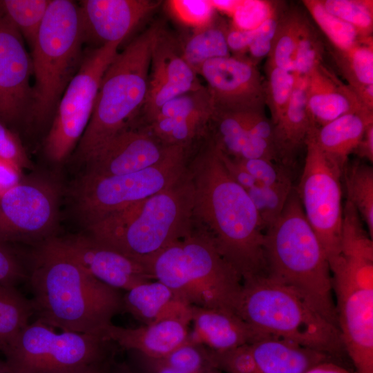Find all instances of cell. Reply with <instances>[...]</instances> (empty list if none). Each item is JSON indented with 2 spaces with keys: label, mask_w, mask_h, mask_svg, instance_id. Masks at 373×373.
I'll return each instance as SVG.
<instances>
[{
  "label": "cell",
  "mask_w": 373,
  "mask_h": 373,
  "mask_svg": "<svg viewBox=\"0 0 373 373\" xmlns=\"http://www.w3.org/2000/svg\"><path fill=\"white\" fill-rule=\"evenodd\" d=\"M193 224L244 280L265 275V230L247 191L231 176L210 139L187 163Z\"/></svg>",
  "instance_id": "6da1fadb"
},
{
  "label": "cell",
  "mask_w": 373,
  "mask_h": 373,
  "mask_svg": "<svg viewBox=\"0 0 373 373\" xmlns=\"http://www.w3.org/2000/svg\"><path fill=\"white\" fill-rule=\"evenodd\" d=\"M28 281L35 314L64 332L101 335L123 309L122 295L46 242L31 255Z\"/></svg>",
  "instance_id": "7a4b0ae2"
},
{
  "label": "cell",
  "mask_w": 373,
  "mask_h": 373,
  "mask_svg": "<svg viewBox=\"0 0 373 373\" xmlns=\"http://www.w3.org/2000/svg\"><path fill=\"white\" fill-rule=\"evenodd\" d=\"M263 248L265 275L338 328L329 261L294 188L281 214L265 231Z\"/></svg>",
  "instance_id": "3957f363"
},
{
  "label": "cell",
  "mask_w": 373,
  "mask_h": 373,
  "mask_svg": "<svg viewBox=\"0 0 373 373\" xmlns=\"http://www.w3.org/2000/svg\"><path fill=\"white\" fill-rule=\"evenodd\" d=\"M193 201L186 166L171 187L86 227L100 243L145 267L157 253L191 232Z\"/></svg>",
  "instance_id": "277c9868"
},
{
  "label": "cell",
  "mask_w": 373,
  "mask_h": 373,
  "mask_svg": "<svg viewBox=\"0 0 373 373\" xmlns=\"http://www.w3.org/2000/svg\"><path fill=\"white\" fill-rule=\"evenodd\" d=\"M145 267L153 280L168 287L184 303L237 314L242 278L211 239L194 227Z\"/></svg>",
  "instance_id": "5b68a950"
},
{
  "label": "cell",
  "mask_w": 373,
  "mask_h": 373,
  "mask_svg": "<svg viewBox=\"0 0 373 373\" xmlns=\"http://www.w3.org/2000/svg\"><path fill=\"white\" fill-rule=\"evenodd\" d=\"M157 26H152L117 53L105 70L89 123L77 151L87 164L117 134L131 125L146 101L151 56Z\"/></svg>",
  "instance_id": "8992f818"
},
{
  "label": "cell",
  "mask_w": 373,
  "mask_h": 373,
  "mask_svg": "<svg viewBox=\"0 0 373 373\" xmlns=\"http://www.w3.org/2000/svg\"><path fill=\"white\" fill-rule=\"evenodd\" d=\"M237 314L259 333L289 340L332 359L347 355L338 328L267 275L243 280Z\"/></svg>",
  "instance_id": "52a82bcc"
},
{
  "label": "cell",
  "mask_w": 373,
  "mask_h": 373,
  "mask_svg": "<svg viewBox=\"0 0 373 373\" xmlns=\"http://www.w3.org/2000/svg\"><path fill=\"white\" fill-rule=\"evenodd\" d=\"M85 41L79 6L72 1H50L32 48L30 113L42 123L56 110L68 84L78 70Z\"/></svg>",
  "instance_id": "ba28073f"
},
{
  "label": "cell",
  "mask_w": 373,
  "mask_h": 373,
  "mask_svg": "<svg viewBox=\"0 0 373 373\" xmlns=\"http://www.w3.org/2000/svg\"><path fill=\"white\" fill-rule=\"evenodd\" d=\"M329 264L347 356L356 373H373V249H343Z\"/></svg>",
  "instance_id": "9c48e42d"
},
{
  "label": "cell",
  "mask_w": 373,
  "mask_h": 373,
  "mask_svg": "<svg viewBox=\"0 0 373 373\" xmlns=\"http://www.w3.org/2000/svg\"><path fill=\"white\" fill-rule=\"evenodd\" d=\"M111 343L101 335L58 333L37 319L1 351L10 373H73L113 358Z\"/></svg>",
  "instance_id": "30bf717a"
},
{
  "label": "cell",
  "mask_w": 373,
  "mask_h": 373,
  "mask_svg": "<svg viewBox=\"0 0 373 373\" xmlns=\"http://www.w3.org/2000/svg\"><path fill=\"white\" fill-rule=\"evenodd\" d=\"M186 166V148L172 146L159 162L136 172L104 177L85 173L73 190L76 210L87 227L171 187Z\"/></svg>",
  "instance_id": "8fae6325"
},
{
  "label": "cell",
  "mask_w": 373,
  "mask_h": 373,
  "mask_svg": "<svg viewBox=\"0 0 373 373\" xmlns=\"http://www.w3.org/2000/svg\"><path fill=\"white\" fill-rule=\"evenodd\" d=\"M120 42L90 50L65 89L44 143L48 160L64 162L79 143L90 119L101 80Z\"/></svg>",
  "instance_id": "7c38bea8"
},
{
  "label": "cell",
  "mask_w": 373,
  "mask_h": 373,
  "mask_svg": "<svg viewBox=\"0 0 373 373\" xmlns=\"http://www.w3.org/2000/svg\"><path fill=\"white\" fill-rule=\"evenodd\" d=\"M60 184L50 176L32 174L0 195V243L38 246L55 236Z\"/></svg>",
  "instance_id": "4fadbf2b"
},
{
  "label": "cell",
  "mask_w": 373,
  "mask_h": 373,
  "mask_svg": "<svg viewBox=\"0 0 373 373\" xmlns=\"http://www.w3.org/2000/svg\"><path fill=\"white\" fill-rule=\"evenodd\" d=\"M313 128L306 141L305 165L296 191L305 215L329 262L341 252L343 207L340 179L343 172L320 150Z\"/></svg>",
  "instance_id": "5bb4252c"
},
{
  "label": "cell",
  "mask_w": 373,
  "mask_h": 373,
  "mask_svg": "<svg viewBox=\"0 0 373 373\" xmlns=\"http://www.w3.org/2000/svg\"><path fill=\"white\" fill-rule=\"evenodd\" d=\"M205 79L214 111H265V81L249 59L229 56L206 61Z\"/></svg>",
  "instance_id": "9a60e30c"
},
{
  "label": "cell",
  "mask_w": 373,
  "mask_h": 373,
  "mask_svg": "<svg viewBox=\"0 0 373 373\" xmlns=\"http://www.w3.org/2000/svg\"><path fill=\"white\" fill-rule=\"evenodd\" d=\"M45 242L75 261L93 278L117 289L128 291L153 280L143 265L88 234L55 236Z\"/></svg>",
  "instance_id": "2e32d148"
},
{
  "label": "cell",
  "mask_w": 373,
  "mask_h": 373,
  "mask_svg": "<svg viewBox=\"0 0 373 373\" xmlns=\"http://www.w3.org/2000/svg\"><path fill=\"white\" fill-rule=\"evenodd\" d=\"M32 73L23 37L0 6V122L11 129L30 112Z\"/></svg>",
  "instance_id": "e0dca14e"
},
{
  "label": "cell",
  "mask_w": 373,
  "mask_h": 373,
  "mask_svg": "<svg viewBox=\"0 0 373 373\" xmlns=\"http://www.w3.org/2000/svg\"><path fill=\"white\" fill-rule=\"evenodd\" d=\"M148 92L142 111L148 122L172 98L202 86L184 59L180 41L159 28L153 43Z\"/></svg>",
  "instance_id": "ac0fdd59"
},
{
  "label": "cell",
  "mask_w": 373,
  "mask_h": 373,
  "mask_svg": "<svg viewBox=\"0 0 373 373\" xmlns=\"http://www.w3.org/2000/svg\"><path fill=\"white\" fill-rule=\"evenodd\" d=\"M171 146L162 142L149 128L131 125L86 164V174L104 177L136 172L159 162Z\"/></svg>",
  "instance_id": "d6986e66"
},
{
  "label": "cell",
  "mask_w": 373,
  "mask_h": 373,
  "mask_svg": "<svg viewBox=\"0 0 373 373\" xmlns=\"http://www.w3.org/2000/svg\"><path fill=\"white\" fill-rule=\"evenodd\" d=\"M153 0H84L80 1L85 41L101 46L122 43L160 4Z\"/></svg>",
  "instance_id": "ffe728a7"
},
{
  "label": "cell",
  "mask_w": 373,
  "mask_h": 373,
  "mask_svg": "<svg viewBox=\"0 0 373 373\" xmlns=\"http://www.w3.org/2000/svg\"><path fill=\"white\" fill-rule=\"evenodd\" d=\"M178 318H166L136 328H125L111 323L102 336L124 349L142 356L162 358L189 338L188 325Z\"/></svg>",
  "instance_id": "44dd1931"
},
{
  "label": "cell",
  "mask_w": 373,
  "mask_h": 373,
  "mask_svg": "<svg viewBox=\"0 0 373 373\" xmlns=\"http://www.w3.org/2000/svg\"><path fill=\"white\" fill-rule=\"evenodd\" d=\"M305 94L307 112L316 128L365 108L353 90L323 63L308 75Z\"/></svg>",
  "instance_id": "7402d4cb"
},
{
  "label": "cell",
  "mask_w": 373,
  "mask_h": 373,
  "mask_svg": "<svg viewBox=\"0 0 373 373\" xmlns=\"http://www.w3.org/2000/svg\"><path fill=\"white\" fill-rule=\"evenodd\" d=\"M191 323L193 328L189 338L216 352L250 344L263 334L238 314L217 309L191 306Z\"/></svg>",
  "instance_id": "603a6c76"
},
{
  "label": "cell",
  "mask_w": 373,
  "mask_h": 373,
  "mask_svg": "<svg viewBox=\"0 0 373 373\" xmlns=\"http://www.w3.org/2000/svg\"><path fill=\"white\" fill-rule=\"evenodd\" d=\"M260 373H304L317 363L333 359L289 340L263 334L249 344Z\"/></svg>",
  "instance_id": "cb8c5ba5"
},
{
  "label": "cell",
  "mask_w": 373,
  "mask_h": 373,
  "mask_svg": "<svg viewBox=\"0 0 373 373\" xmlns=\"http://www.w3.org/2000/svg\"><path fill=\"white\" fill-rule=\"evenodd\" d=\"M373 124V111L365 108L347 113L313 128L316 144L326 158L342 172L366 128Z\"/></svg>",
  "instance_id": "d4e9b609"
},
{
  "label": "cell",
  "mask_w": 373,
  "mask_h": 373,
  "mask_svg": "<svg viewBox=\"0 0 373 373\" xmlns=\"http://www.w3.org/2000/svg\"><path fill=\"white\" fill-rule=\"evenodd\" d=\"M126 291L122 296L123 309L144 325L166 318L191 323V306L160 281H147Z\"/></svg>",
  "instance_id": "484cf974"
},
{
  "label": "cell",
  "mask_w": 373,
  "mask_h": 373,
  "mask_svg": "<svg viewBox=\"0 0 373 373\" xmlns=\"http://www.w3.org/2000/svg\"><path fill=\"white\" fill-rule=\"evenodd\" d=\"M307 78H296L289 104L278 120L273 124L274 144L279 162L289 168L297 152L305 146L314 127L306 106Z\"/></svg>",
  "instance_id": "4316f807"
},
{
  "label": "cell",
  "mask_w": 373,
  "mask_h": 373,
  "mask_svg": "<svg viewBox=\"0 0 373 373\" xmlns=\"http://www.w3.org/2000/svg\"><path fill=\"white\" fill-rule=\"evenodd\" d=\"M228 29L223 20L215 17L209 25L195 30L180 41L184 59L197 74L206 61L230 56L227 42Z\"/></svg>",
  "instance_id": "83f0119b"
},
{
  "label": "cell",
  "mask_w": 373,
  "mask_h": 373,
  "mask_svg": "<svg viewBox=\"0 0 373 373\" xmlns=\"http://www.w3.org/2000/svg\"><path fill=\"white\" fill-rule=\"evenodd\" d=\"M257 111H214L209 125H212L211 138L216 146L225 155L238 158L248 142V130L251 117Z\"/></svg>",
  "instance_id": "f1b7e54d"
},
{
  "label": "cell",
  "mask_w": 373,
  "mask_h": 373,
  "mask_svg": "<svg viewBox=\"0 0 373 373\" xmlns=\"http://www.w3.org/2000/svg\"><path fill=\"white\" fill-rule=\"evenodd\" d=\"M332 55L348 86L356 95L373 85V37L370 36L345 50L333 48Z\"/></svg>",
  "instance_id": "f546056e"
},
{
  "label": "cell",
  "mask_w": 373,
  "mask_h": 373,
  "mask_svg": "<svg viewBox=\"0 0 373 373\" xmlns=\"http://www.w3.org/2000/svg\"><path fill=\"white\" fill-rule=\"evenodd\" d=\"M307 20L297 9H283L266 64L292 73L294 52Z\"/></svg>",
  "instance_id": "4dcf8cb0"
},
{
  "label": "cell",
  "mask_w": 373,
  "mask_h": 373,
  "mask_svg": "<svg viewBox=\"0 0 373 373\" xmlns=\"http://www.w3.org/2000/svg\"><path fill=\"white\" fill-rule=\"evenodd\" d=\"M33 314L32 299L16 286L0 283V351L29 324Z\"/></svg>",
  "instance_id": "1f68e13d"
},
{
  "label": "cell",
  "mask_w": 373,
  "mask_h": 373,
  "mask_svg": "<svg viewBox=\"0 0 373 373\" xmlns=\"http://www.w3.org/2000/svg\"><path fill=\"white\" fill-rule=\"evenodd\" d=\"M347 199L365 222L373 237V169L369 165L353 164L346 176Z\"/></svg>",
  "instance_id": "d6a6232c"
},
{
  "label": "cell",
  "mask_w": 373,
  "mask_h": 373,
  "mask_svg": "<svg viewBox=\"0 0 373 373\" xmlns=\"http://www.w3.org/2000/svg\"><path fill=\"white\" fill-rule=\"evenodd\" d=\"M303 2L334 48L345 50L367 37L352 25L328 12L321 0H304Z\"/></svg>",
  "instance_id": "836d02e7"
},
{
  "label": "cell",
  "mask_w": 373,
  "mask_h": 373,
  "mask_svg": "<svg viewBox=\"0 0 373 373\" xmlns=\"http://www.w3.org/2000/svg\"><path fill=\"white\" fill-rule=\"evenodd\" d=\"M50 1L5 0L2 10L32 48Z\"/></svg>",
  "instance_id": "e575fe53"
},
{
  "label": "cell",
  "mask_w": 373,
  "mask_h": 373,
  "mask_svg": "<svg viewBox=\"0 0 373 373\" xmlns=\"http://www.w3.org/2000/svg\"><path fill=\"white\" fill-rule=\"evenodd\" d=\"M213 112L214 107L209 93L207 87L202 86L197 90L178 95L166 102L153 119L158 117H178L209 123Z\"/></svg>",
  "instance_id": "d590c367"
},
{
  "label": "cell",
  "mask_w": 373,
  "mask_h": 373,
  "mask_svg": "<svg viewBox=\"0 0 373 373\" xmlns=\"http://www.w3.org/2000/svg\"><path fill=\"white\" fill-rule=\"evenodd\" d=\"M292 189V184L268 186L258 183L246 190L257 211L265 231L281 214Z\"/></svg>",
  "instance_id": "8d00e7d4"
},
{
  "label": "cell",
  "mask_w": 373,
  "mask_h": 373,
  "mask_svg": "<svg viewBox=\"0 0 373 373\" xmlns=\"http://www.w3.org/2000/svg\"><path fill=\"white\" fill-rule=\"evenodd\" d=\"M265 81V105L269 109L271 121L275 124L285 111L293 93L296 78L292 73L266 64Z\"/></svg>",
  "instance_id": "74e56055"
},
{
  "label": "cell",
  "mask_w": 373,
  "mask_h": 373,
  "mask_svg": "<svg viewBox=\"0 0 373 373\" xmlns=\"http://www.w3.org/2000/svg\"><path fill=\"white\" fill-rule=\"evenodd\" d=\"M157 360L183 373H207L216 370L213 365L211 350L191 341L189 337L167 355Z\"/></svg>",
  "instance_id": "f35d334b"
},
{
  "label": "cell",
  "mask_w": 373,
  "mask_h": 373,
  "mask_svg": "<svg viewBox=\"0 0 373 373\" xmlns=\"http://www.w3.org/2000/svg\"><path fill=\"white\" fill-rule=\"evenodd\" d=\"M324 50L319 34L307 19L294 55L292 73L295 78L307 77L322 63Z\"/></svg>",
  "instance_id": "ab89813d"
},
{
  "label": "cell",
  "mask_w": 373,
  "mask_h": 373,
  "mask_svg": "<svg viewBox=\"0 0 373 373\" xmlns=\"http://www.w3.org/2000/svg\"><path fill=\"white\" fill-rule=\"evenodd\" d=\"M325 8L347 23L363 35L372 36L373 1L372 0H321Z\"/></svg>",
  "instance_id": "60d3db41"
},
{
  "label": "cell",
  "mask_w": 373,
  "mask_h": 373,
  "mask_svg": "<svg viewBox=\"0 0 373 373\" xmlns=\"http://www.w3.org/2000/svg\"><path fill=\"white\" fill-rule=\"evenodd\" d=\"M167 6L177 21L194 30L209 25L215 19V9L208 0H171Z\"/></svg>",
  "instance_id": "b9f144b4"
},
{
  "label": "cell",
  "mask_w": 373,
  "mask_h": 373,
  "mask_svg": "<svg viewBox=\"0 0 373 373\" xmlns=\"http://www.w3.org/2000/svg\"><path fill=\"white\" fill-rule=\"evenodd\" d=\"M211 358L214 368L219 371L260 373L249 344L223 352L211 350Z\"/></svg>",
  "instance_id": "7bdbcfd3"
},
{
  "label": "cell",
  "mask_w": 373,
  "mask_h": 373,
  "mask_svg": "<svg viewBox=\"0 0 373 373\" xmlns=\"http://www.w3.org/2000/svg\"><path fill=\"white\" fill-rule=\"evenodd\" d=\"M236 160L260 184L268 186L292 184L289 168L278 162L260 158Z\"/></svg>",
  "instance_id": "ee69618b"
},
{
  "label": "cell",
  "mask_w": 373,
  "mask_h": 373,
  "mask_svg": "<svg viewBox=\"0 0 373 373\" xmlns=\"http://www.w3.org/2000/svg\"><path fill=\"white\" fill-rule=\"evenodd\" d=\"M278 3L267 1H240L231 17L232 25L245 30L258 27L276 11Z\"/></svg>",
  "instance_id": "f6af8a7d"
},
{
  "label": "cell",
  "mask_w": 373,
  "mask_h": 373,
  "mask_svg": "<svg viewBox=\"0 0 373 373\" xmlns=\"http://www.w3.org/2000/svg\"><path fill=\"white\" fill-rule=\"evenodd\" d=\"M28 278L19 251L12 245L0 243V283L16 286Z\"/></svg>",
  "instance_id": "bcb514c9"
},
{
  "label": "cell",
  "mask_w": 373,
  "mask_h": 373,
  "mask_svg": "<svg viewBox=\"0 0 373 373\" xmlns=\"http://www.w3.org/2000/svg\"><path fill=\"white\" fill-rule=\"evenodd\" d=\"M283 9V8L278 6L272 15L256 28L255 36L247 52L249 54L248 59L256 65L269 53Z\"/></svg>",
  "instance_id": "7dc6e473"
},
{
  "label": "cell",
  "mask_w": 373,
  "mask_h": 373,
  "mask_svg": "<svg viewBox=\"0 0 373 373\" xmlns=\"http://www.w3.org/2000/svg\"><path fill=\"white\" fill-rule=\"evenodd\" d=\"M0 158L11 162L21 170L32 167V164L17 133L1 122H0Z\"/></svg>",
  "instance_id": "c3c4849f"
},
{
  "label": "cell",
  "mask_w": 373,
  "mask_h": 373,
  "mask_svg": "<svg viewBox=\"0 0 373 373\" xmlns=\"http://www.w3.org/2000/svg\"><path fill=\"white\" fill-rule=\"evenodd\" d=\"M256 28L245 30L233 25L229 26L227 34V42L229 51L234 53L235 57H245L248 48L255 36Z\"/></svg>",
  "instance_id": "681fc988"
},
{
  "label": "cell",
  "mask_w": 373,
  "mask_h": 373,
  "mask_svg": "<svg viewBox=\"0 0 373 373\" xmlns=\"http://www.w3.org/2000/svg\"><path fill=\"white\" fill-rule=\"evenodd\" d=\"M23 178L21 169L0 158V195L17 185Z\"/></svg>",
  "instance_id": "f907efd6"
},
{
  "label": "cell",
  "mask_w": 373,
  "mask_h": 373,
  "mask_svg": "<svg viewBox=\"0 0 373 373\" xmlns=\"http://www.w3.org/2000/svg\"><path fill=\"white\" fill-rule=\"evenodd\" d=\"M354 153L358 157L365 159L370 163L373 162V124H370L365 130L358 144L355 149Z\"/></svg>",
  "instance_id": "816d5d0a"
},
{
  "label": "cell",
  "mask_w": 373,
  "mask_h": 373,
  "mask_svg": "<svg viewBox=\"0 0 373 373\" xmlns=\"http://www.w3.org/2000/svg\"><path fill=\"white\" fill-rule=\"evenodd\" d=\"M142 366L144 373H183L173 370L155 358H151L141 355ZM207 373H220L218 370H213Z\"/></svg>",
  "instance_id": "f5cc1de1"
},
{
  "label": "cell",
  "mask_w": 373,
  "mask_h": 373,
  "mask_svg": "<svg viewBox=\"0 0 373 373\" xmlns=\"http://www.w3.org/2000/svg\"><path fill=\"white\" fill-rule=\"evenodd\" d=\"M304 373H356L332 360L320 362Z\"/></svg>",
  "instance_id": "db71d44e"
},
{
  "label": "cell",
  "mask_w": 373,
  "mask_h": 373,
  "mask_svg": "<svg viewBox=\"0 0 373 373\" xmlns=\"http://www.w3.org/2000/svg\"><path fill=\"white\" fill-rule=\"evenodd\" d=\"M213 8L232 17L236 10L240 1L239 0H211Z\"/></svg>",
  "instance_id": "11a10c76"
},
{
  "label": "cell",
  "mask_w": 373,
  "mask_h": 373,
  "mask_svg": "<svg viewBox=\"0 0 373 373\" xmlns=\"http://www.w3.org/2000/svg\"><path fill=\"white\" fill-rule=\"evenodd\" d=\"M113 358L97 363L73 373H112Z\"/></svg>",
  "instance_id": "9f6ffc18"
},
{
  "label": "cell",
  "mask_w": 373,
  "mask_h": 373,
  "mask_svg": "<svg viewBox=\"0 0 373 373\" xmlns=\"http://www.w3.org/2000/svg\"><path fill=\"white\" fill-rule=\"evenodd\" d=\"M112 373H135L125 363H117L112 365Z\"/></svg>",
  "instance_id": "6f0895ef"
},
{
  "label": "cell",
  "mask_w": 373,
  "mask_h": 373,
  "mask_svg": "<svg viewBox=\"0 0 373 373\" xmlns=\"http://www.w3.org/2000/svg\"><path fill=\"white\" fill-rule=\"evenodd\" d=\"M0 373H10L8 371L3 360H0Z\"/></svg>",
  "instance_id": "680465c9"
}]
</instances>
